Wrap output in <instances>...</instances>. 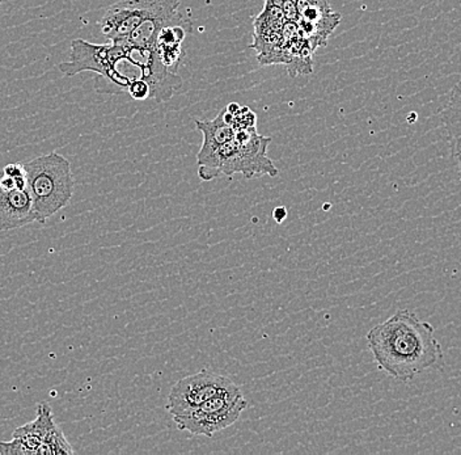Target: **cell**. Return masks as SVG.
<instances>
[{
	"label": "cell",
	"mask_w": 461,
	"mask_h": 455,
	"mask_svg": "<svg viewBox=\"0 0 461 455\" xmlns=\"http://www.w3.org/2000/svg\"><path fill=\"white\" fill-rule=\"evenodd\" d=\"M375 362L392 378L411 382L442 359L435 328L408 309L396 311L367 333Z\"/></svg>",
	"instance_id": "cell-1"
},
{
	"label": "cell",
	"mask_w": 461,
	"mask_h": 455,
	"mask_svg": "<svg viewBox=\"0 0 461 455\" xmlns=\"http://www.w3.org/2000/svg\"><path fill=\"white\" fill-rule=\"evenodd\" d=\"M270 141V138L259 135L256 128L236 132L232 141L218 147L212 154L198 162V177L202 181L236 174L247 178L262 175L276 177L278 169L267 157Z\"/></svg>",
	"instance_id": "cell-2"
},
{
	"label": "cell",
	"mask_w": 461,
	"mask_h": 455,
	"mask_svg": "<svg viewBox=\"0 0 461 455\" xmlns=\"http://www.w3.org/2000/svg\"><path fill=\"white\" fill-rule=\"evenodd\" d=\"M131 46L128 41H114L109 45H96L77 39L71 42L70 60L59 63L63 77H71L86 71L97 74L95 89L99 94L117 95L128 91L132 77L121 73L118 66L128 60Z\"/></svg>",
	"instance_id": "cell-3"
},
{
	"label": "cell",
	"mask_w": 461,
	"mask_h": 455,
	"mask_svg": "<svg viewBox=\"0 0 461 455\" xmlns=\"http://www.w3.org/2000/svg\"><path fill=\"white\" fill-rule=\"evenodd\" d=\"M27 187L37 222L45 223L68 205L74 196L71 164L58 152L42 155L24 164Z\"/></svg>",
	"instance_id": "cell-4"
},
{
	"label": "cell",
	"mask_w": 461,
	"mask_h": 455,
	"mask_svg": "<svg viewBox=\"0 0 461 455\" xmlns=\"http://www.w3.org/2000/svg\"><path fill=\"white\" fill-rule=\"evenodd\" d=\"M247 405V399L235 383L198 407L172 417L180 431L212 439L219 432L235 424Z\"/></svg>",
	"instance_id": "cell-5"
},
{
	"label": "cell",
	"mask_w": 461,
	"mask_h": 455,
	"mask_svg": "<svg viewBox=\"0 0 461 455\" xmlns=\"http://www.w3.org/2000/svg\"><path fill=\"white\" fill-rule=\"evenodd\" d=\"M74 448L54 422L53 410L48 403L37 405L33 422L14 432L13 440L0 442V454L5 455H66L74 454Z\"/></svg>",
	"instance_id": "cell-6"
},
{
	"label": "cell",
	"mask_w": 461,
	"mask_h": 455,
	"mask_svg": "<svg viewBox=\"0 0 461 455\" xmlns=\"http://www.w3.org/2000/svg\"><path fill=\"white\" fill-rule=\"evenodd\" d=\"M232 385H235V382L221 374L209 370L198 371L180 379L173 386L168 396L167 410L172 416L185 414Z\"/></svg>",
	"instance_id": "cell-7"
},
{
	"label": "cell",
	"mask_w": 461,
	"mask_h": 455,
	"mask_svg": "<svg viewBox=\"0 0 461 455\" xmlns=\"http://www.w3.org/2000/svg\"><path fill=\"white\" fill-rule=\"evenodd\" d=\"M37 222L27 187V175L10 177L0 171V232Z\"/></svg>",
	"instance_id": "cell-8"
},
{
	"label": "cell",
	"mask_w": 461,
	"mask_h": 455,
	"mask_svg": "<svg viewBox=\"0 0 461 455\" xmlns=\"http://www.w3.org/2000/svg\"><path fill=\"white\" fill-rule=\"evenodd\" d=\"M161 0H118L104 13L101 32L111 42L125 41L144 20L152 16Z\"/></svg>",
	"instance_id": "cell-9"
},
{
	"label": "cell",
	"mask_w": 461,
	"mask_h": 455,
	"mask_svg": "<svg viewBox=\"0 0 461 455\" xmlns=\"http://www.w3.org/2000/svg\"><path fill=\"white\" fill-rule=\"evenodd\" d=\"M298 10V27L315 50L327 45L328 39L341 22V15L333 13L330 0H294Z\"/></svg>",
	"instance_id": "cell-10"
},
{
	"label": "cell",
	"mask_w": 461,
	"mask_h": 455,
	"mask_svg": "<svg viewBox=\"0 0 461 455\" xmlns=\"http://www.w3.org/2000/svg\"><path fill=\"white\" fill-rule=\"evenodd\" d=\"M132 51H134L131 53V57H134L132 65L140 68V77L149 86V99L157 100L158 103L171 99L183 86V80L178 77L177 71L164 65L154 49L152 50L132 49Z\"/></svg>",
	"instance_id": "cell-11"
},
{
	"label": "cell",
	"mask_w": 461,
	"mask_h": 455,
	"mask_svg": "<svg viewBox=\"0 0 461 455\" xmlns=\"http://www.w3.org/2000/svg\"><path fill=\"white\" fill-rule=\"evenodd\" d=\"M177 24H190L180 13V0H161L158 10L144 20L126 41L135 50H152L161 30Z\"/></svg>",
	"instance_id": "cell-12"
},
{
	"label": "cell",
	"mask_w": 461,
	"mask_h": 455,
	"mask_svg": "<svg viewBox=\"0 0 461 455\" xmlns=\"http://www.w3.org/2000/svg\"><path fill=\"white\" fill-rule=\"evenodd\" d=\"M195 126L203 135L200 152L197 155V162L209 157L218 147L230 142L235 138L236 132L224 118L223 111L212 121L195 120Z\"/></svg>",
	"instance_id": "cell-13"
},
{
	"label": "cell",
	"mask_w": 461,
	"mask_h": 455,
	"mask_svg": "<svg viewBox=\"0 0 461 455\" xmlns=\"http://www.w3.org/2000/svg\"><path fill=\"white\" fill-rule=\"evenodd\" d=\"M447 131L452 138L461 137V83L455 86L443 111Z\"/></svg>",
	"instance_id": "cell-14"
},
{
	"label": "cell",
	"mask_w": 461,
	"mask_h": 455,
	"mask_svg": "<svg viewBox=\"0 0 461 455\" xmlns=\"http://www.w3.org/2000/svg\"><path fill=\"white\" fill-rule=\"evenodd\" d=\"M128 94L134 100L149 99V86L142 77H135L131 80L128 87Z\"/></svg>",
	"instance_id": "cell-15"
},
{
	"label": "cell",
	"mask_w": 461,
	"mask_h": 455,
	"mask_svg": "<svg viewBox=\"0 0 461 455\" xmlns=\"http://www.w3.org/2000/svg\"><path fill=\"white\" fill-rule=\"evenodd\" d=\"M278 7L282 8L288 23H299L298 10H296L295 2L294 0H273Z\"/></svg>",
	"instance_id": "cell-16"
},
{
	"label": "cell",
	"mask_w": 461,
	"mask_h": 455,
	"mask_svg": "<svg viewBox=\"0 0 461 455\" xmlns=\"http://www.w3.org/2000/svg\"><path fill=\"white\" fill-rule=\"evenodd\" d=\"M274 220L278 222V223H282L285 221V218L287 217V210L285 207H276L273 212Z\"/></svg>",
	"instance_id": "cell-17"
},
{
	"label": "cell",
	"mask_w": 461,
	"mask_h": 455,
	"mask_svg": "<svg viewBox=\"0 0 461 455\" xmlns=\"http://www.w3.org/2000/svg\"><path fill=\"white\" fill-rule=\"evenodd\" d=\"M456 158H457V162H459L460 180H461V137L456 138Z\"/></svg>",
	"instance_id": "cell-18"
},
{
	"label": "cell",
	"mask_w": 461,
	"mask_h": 455,
	"mask_svg": "<svg viewBox=\"0 0 461 455\" xmlns=\"http://www.w3.org/2000/svg\"><path fill=\"white\" fill-rule=\"evenodd\" d=\"M3 0H0V10H2Z\"/></svg>",
	"instance_id": "cell-19"
}]
</instances>
